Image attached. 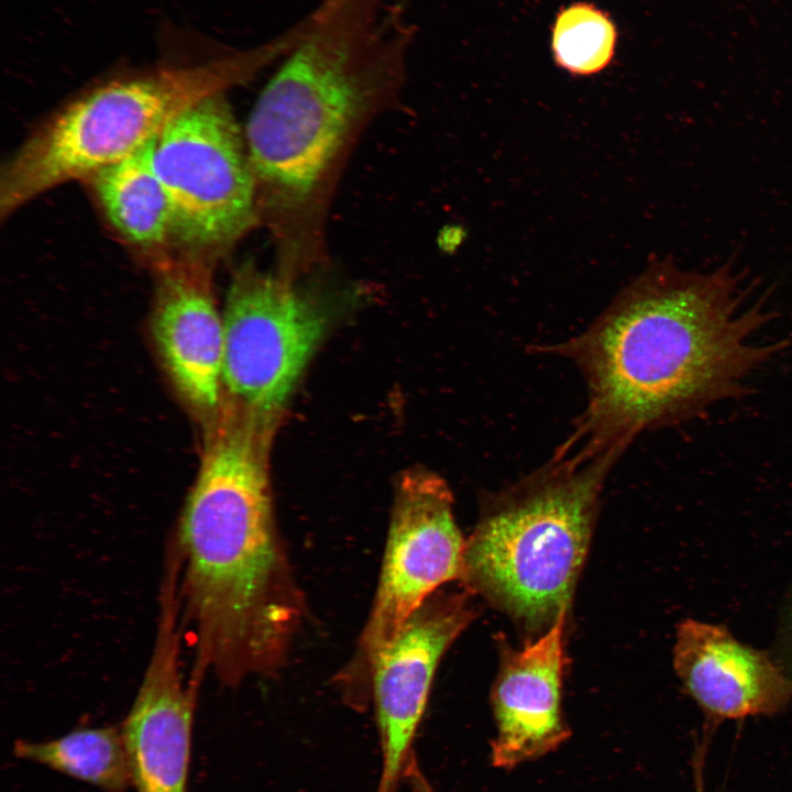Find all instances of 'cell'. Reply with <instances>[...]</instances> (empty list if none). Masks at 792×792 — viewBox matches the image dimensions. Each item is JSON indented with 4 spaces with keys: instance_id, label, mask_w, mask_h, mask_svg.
<instances>
[{
    "instance_id": "obj_4",
    "label": "cell",
    "mask_w": 792,
    "mask_h": 792,
    "mask_svg": "<svg viewBox=\"0 0 792 792\" xmlns=\"http://www.w3.org/2000/svg\"><path fill=\"white\" fill-rule=\"evenodd\" d=\"M617 460L557 449L546 464L487 494L464 544V588L525 629H550L570 606L602 488Z\"/></svg>"
},
{
    "instance_id": "obj_3",
    "label": "cell",
    "mask_w": 792,
    "mask_h": 792,
    "mask_svg": "<svg viewBox=\"0 0 792 792\" xmlns=\"http://www.w3.org/2000/svg\"><path fill=\"white\" fill-rule=\"evenodd\" d=\"M385 0H322L244 130L260 209L310 207L365 119L398 92L415 26Z\"/></svg>"
},
{
    "instance_id": "obj_10",
    "label": "cell",
    "mask_w": 792,
    "mask_h": 792,
    "mask_svg": "<svg viewBox=\"0 0 792 792\" xmlns=\"http://www.w3.org/2000/svg\"><path fill=\"white\" fill-rule=\"evenodd\" d=\"M471 592H436L376 656L371 672L383 769L378 792H392L410 757L438 663L475 616Z\"/></svg>"
},
{
    "instance_id": "obj_14",
    "label": "cell",
    "mask_w": 792,
    "mask_h": 792,
    "mask_svg": "<svg viewBox=\"0 0 792 792\" xmlns=\"http://www.w3.org/2000/svg\"><path fill=\"white\" fill-rule=\"evenodd\" d=\"M155 141L88 179L116 231L156 258L172 244V209L154 165Z\"/></svg>"
},
{
    "instance_id": "obj_5",
    "label": "cell",
    "mask_w": 792,
    "mask_h": 792,
    "mask_svg": "<svg viewBox=\"0 0 792 792\" xmlns=\"http://www.w3.org/2000/svg\"><path fill=\"white\" fill-rule=\"evenodd\" d=\"M279 34L250 50L183 67L109 81L73 100L42 123L0 175V218L40 195L133 154L182 112L256 74L288 52Z\"/></svg>"
},
{
    "instance_id": "obj_9",
    "label": "cell",
    "mask_w": 792,
    "mask_h": 792,
    "mask_svg": "<svg viewBox=\"0 0 792 792\" xmlns=\"http://www.w3.org/2000/svg\"><path fill=\"white\" fill-rule=\"evenodd\" d=\"M154 264L152 339L177 396L205 427L223 400V323L213 296V260L179 252Z\"/></svg>"
},
{
    "instance_id": "obj_17",
    "label": "cell",
    "mask_w": 792,
    "mask_h": 792,
    "mask_svg": "<svg viewBox=\"0 0 792 792\" xmlns=\"http://www.w3.org/2000/svg\"><path fill=\"white\" fill-rule=\"evenodd\" d=\"M405 771L410 779V783L413 784L415 792H433V790L430 788V785L417 768L413 758H410V760L408 761Z\"/></svg>"
},
{
    "instance_id": "obj_12",
    "label": "cell",
    "mask_w": 792,
    "mask_h": 792,
    "mask_svg": "<svg viewBox=\"0 0 792 792\" xmlns=\"http://www.w3.org/2000/svg\"><path fill=\"white\" fill-rule=\"evenodd\" d=\"M673 667L685 692L712 722L769 715L792 700V678L768 652L738 641L724 626L683 619Z\"/></svg>"
},
{
    "instance_id": "obj_18",
    "label": "cell",
    "mask_w": 792,
    "mask_h": 792,
    "mask_svg": "<svg viewBox=\"0 0 792 792\" xmlns=\"http://www.w3.org/2000/svg\"><path fill=\"white\" fill-rule=\"evenodd\" d=\"M783 640L784 646L788 649L787 654L790 659H792V600L784 617ZM790 664H792V660H790Z\"/></svg>"
},
{
    "instance_id": "obj_13",
    "label": "cell",
    "mask_w": 792,
    "mask_h": 792,
    "mask_svg": "<svg viewBox=\"0 0 792 792\" xmlns=\"http://www.w3.org/2000/svg\"><path fill=\"white\" fill-rule=\"evenodd\" d=\"M566 614L522 649L502 652L492 704L496 736L492 765L512 769L558 748L570 735L561 711Z\"/></svg>"
},
{
    "instance_id": "obj_1",
    "label": "cell",
    "mask_w": 792,
    "mask_h": 792,
    "mask_svg": "<svg viewBox=\"0 0 792 792\" xmlns=\"http://www.w3.org/2000/svg\"><path fill=\"white\" fill-rule=\"evenodd\" d=\"M730 262L686 271L652 260L580 334L542 350L571 360L587 387L586 408L563 446L620 457L645 431L703 416L749 395L747 378L791 345L756 344L777 314Z\"/></svg>"
},
{
    "instance_id": "obj_8",
    "label": "cell",
    "mask_w": 792,
    "mask_h": 792,
    "mask_svg": "<svg viewBox=\"0 0 792 792\" xmlns=\"http://www.w3.org/2000/svg\"><path fill=\"white\" fill-rule=\"evenodd\" d=\"M465 540L447 482L422 468L398 480L378 586L356 652L340 680L351 692L371 689L378 652L443 584L460 580Z\"/></svg>"
},
{
    "instance_id": "obj_2",
    "label": "cell",
    "mask_w": 792,
    "mask_h": 792,
    "mask_svg": "<svg viewBox=\"0 0 792 792\" xmlns=\"http://www.w3.org/2000/svg\"><path fill=\"white\" fill-rule=\"evenodd\" d=\"M279 418L224 399L204 427L200 466L176 540L198 678L210 669L234 685L272 673L304 616L270 486L268 454Z\"/></svg>"
},
{
    "instance_id": "obj_6",
    "label": "cell",
    "mask_w": 792,
    "mask_h": 792,
    "mask_svg": "<svg viewBox=\"0 0 792 792\" xmlns=\"http://www.w3.org/2000/svg\"><path fill=\"white\" fill-rule=\"evenodd\" d=\"M154 165L172 209V243L215 260L260 217L245 135L216 94L172 120L155 141Z\"/></svg>"
},
{
    "instance_id": "obj_15",
    "label": "cell",
    "mask_w": 792,
    "mask_h": 792,
    "mask_svg": "<svg viewBox=\"0 0 792 792\" xmlns=\"http://www.w3.org/2000/svg\"><path fill=\"white\" fill-rule=\"evenodd\" d=\"M13 754L105 792H127L133 787L121 728H79L46 741L16 739Z\"/></svg>"
},
{
    "instance_id": "obj_16",
    "label": "cell",
    "mask_w": 792,
    "mask_h": 792,
    "mask_svg": "<svg viewBox=\"0 0 792 792\" xmlns=\"http://www.w3.org/2000/svg\"><path fill=\"white\" fill-rule=\"evenodd\" d=\"M618 30L613 18L590 2H574L559 10L551 28L554 63L574 76H592L613 62Z\"/></svg>"
},
{
    "instance_id": "obj_19",
    "label": "cell",
    "mask_w": 792,
    "mask_h": 792,
    "mask_svg": "<svg viewBox=\"0 0 792 792\" xmlns=\"http://www.w3.org/2000/svg\"><path fill=\"white\" fill-rule=\"evenodd\" d=\"M413 0H395L398 7L407 9Z\"/></svg>"
},
{
    "instance_id": "obj_11",
    "label": "cell",
    "mask_w": 792,
    "mask_h": 792,
    "mask_svg": "<svg viewBox=\"0 0 792 792\" xmlns=\"http://www.w3.org/2000/svg\"><path fill=\"white\" fill-rule=\"evenodd\" d=\"M178 581L164 578L153 651L121 732L136 792H187L198 681L179 668Z\"/></svg>"
},
{
    "instance_id": "obj_20",
    "label": "cell",
    "mask_w": 792,
    "mask_h": 792,
    "mask_svg": "<svg viewBox=\"0 0 792 792\" xmlns=\"http://www.w3.org/2000/svg\"><path fill=\"white\" fill-rule=\"evenodd\" d=\"M378 792V791H377Z\"/></svg>"
},
{
    "instance_id": "obj_7",
    "label": "cell",
    "mask_w": 792,
    "mask_h": 792,
    "mask_svg": "<svg viewBox=\"0 0 792 792\" xmlns=\"http://www.w3.org/2000/svg\"><path fill=\"white\" fill-rule=\"evenodd\" d=\"M330 320L326 301L290 273L240 266L222 311L223 396L257 413L282 415Z\"/></svg>"
}]
</instances>
